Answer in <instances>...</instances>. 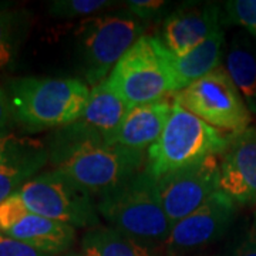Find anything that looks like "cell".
<instances>
[{
    "label": "cell",
    "instance_id": "8992f818",
    "mask_svg": "<svg viewBox=\"0 0 256 256\" xmlns=\"http://www.w3.org/2000/svg\"><path fill=\"white\" fill-rule=\"evenodd\" d=\"M106 82L130 108L175 94L170 50L158 36L144 34L120 58Z\"/></svg>",
    "mask_w": 256,
    "mask_h": 256
},
{
    "label": "cell",
    "instance_id": "52a82bcc",
    "mask_svg": "<svg viewBox=\"0 0 256 256\" xmlns=\"http://www.w3.org/2000/svg\"><path fill=\"white\" fill-rule=\"evenodd\" d=\"M34 214L73 228L100 226L97 201L82 185L57 170L40 172L18 192Z\"/></svg>",
    "mask_w": 256,
    "mask_h": 256
},
{
    "label": "cell",
    "instance_id": "4316f807",
    "mask_svg": "<svg viewBox=\"0 0 256 256\" xmlns=\"http://www.w3.org/2000/svg\"><path fill=\"white\" fill-rule=\"evenodd\" d=\"M62 256H84L82 252H66Z\"/></svg>",
    "mask_w": 256,
    "mask_h": 256
},
{
    "label": "cell",
    "instance_id": "ac0fdd59",
    "mask_svg": "<svg viewBox=\"0 0 256 256\" xmlns=\"http://www.w3.org/2000/svg\"><path fill=\"white\" fill-rule=\"evenodd\" d=\"M128 110L127 102L102 82L92 88L86 110L77 122L108 141L118 130Z\"/></svg>",
    "mask_w": 256,
    "mask_h": 256
},
{
    "label": "cell",
    "instance_id": "d4e9b609",
    "mask_svg": "<svg viewBox=\"0 0 256 256\" xmlns=\"http://www.w3.org/2000/svg\"><path fill=\"white\" fill-rule=\"evenodd\" d=\"M230 256H256V224L234 248Z\"/></svg>",
    "mask_w": 256,
    "mask_h": 256
},
{
    "label": "cell",
    "instance_id": "5b68a950",
    "mask_svg": "<svg viewBox=\"0 0 256 256\" xmlns=\"http://www.w3.org/2000/svg\"><path fill=\"white\" fill-rule=\"evenodd\" d=\"M146 28V23L127 9L82 18L76 30V50L84 82L92 88L106 82Z\"/></svg>",
    "mask_w": 256,
    "mask_h": 256
},
{
    "label": "cell",
    "instance_id": "3957f363",
    "mask_svg": "<svg viewBox=\"0 0 256 256\" xmlns=\"http://www.w3.org/2000/svg\"><path fill=\"white\" fill-rule=\"evenodd\" d=\"M97 210L107 226L151 249L165 244L172 229L161 202L158 182L146 168L98 198Z\"/></svg>",
    "mask_w": 256,
    "mask_h": 256
},
{
    "label": "cell",
    "instance_id": "7c38bea8",
    "mask_svg": "<svg viewBox=\"0 0 256 256\" xmlns=\"http://www.w3.org/2000/svg\"><path fill=\"white\" fill-rule=\"evenodd\" d=\"M50 161L48 146L13 131L0 132V204L32 181Z\"/></svg>",
    "mask_w": 256,
    "mask_h": 256
},
{
    "label": "cell",
    "instance_id": "484cf974",
    "mask_svg": "<svg viewBox=\"0 0 256 256\" xmlns=\"http://www.w3.org/2000/svg\"><path fill=\"white\" fill-rule=\"evenodd\" d=\"M12 122V111H10L9 98L6 90L0 86V132L6 131Z\"/></svg>",
    "mask_w": 256,
    "mask_h": 256
},
{
    "label": "cell",
    "instance_id": "6da1fadb",
    "mask_svg": "<svg viewBox=\"0 0 256 256\" xmlns=\"http://www.w3.org/2000/svg\"><path fill=\"white\" fill-rule=\"evenodd\" d=\"M50 164L101 198L140 172L146 154L111 146L77 121L58 128L47 142Z\"/></svg>",
    "mask_w": 256,
    "mask_h": 256
},
{
    "label": "cell",
    "instance_id": "7a4b0ae2",
    "mask_svg": "<svg viewBox=\"0 0 256 256\" xmlns=\"http://www.w3.org/2000/svg\"><path fill=\"white\" fill-rule=\"evenodd\" d=\"M12 121L28 132L73 124L90 98L88 86L78 78L18 77L6 82Z\"/></svg>",
    "mask_w": 256,
    "mask_h": 256
},
{
    "label": "cell",
    "instance_id": "e0dca14e",
    "mask_svg": "<svg viewBox=\"0 0 256 256\" xmlns=\"http://www.w3.org/2000/svg\"><path fill=\"white\" fill-rule=\"evenodd\" d=\"M224 46L225 32L224 28H220L185 56L176 57L170 52V64L174 73L176 92L220 67Z\"/></svg>",
    "mask_w": 256,
    "mask_h": 256
},
{
    "label": "cell",
    "instance_id": "9a60e30c",
    "mask_svg": "<svg viewBox=\"0 0 256 256\" xmlns=\"http://www.w3.org/2000/svg\"><path fill=\"white\" fill-rule=\"evenodd\" d=\"M172 100L165 97L161 100L131 107L118 130L107 141L134 152L146 154L150 146L156 142L164 131L166 121L172 112Z\"/></svg>",
    "mask_w": 256,
    "mask_h": 256
},
{
    "label": "cell",
    "instance_id": "277c9868",
    "mask_svg": "<svg viewBox=\"0 0 256 256\" xmlns=\"http://www.w3.org/2000/svg\"><path fill=\"white\" fill-rule=\"evenodd\" d=\"M234 136L206 124L174 98L172 112L161 137L146 151L144 168L158 181L208 156L222 154Z\"/></svg>",
    "mask_w": 256,
    "mask_h": 256
},
{
    "label": "cell",
    "instance_id": "ffe728a7",
    "mask_svg": "<svg viewBox=\"0 0 256 256\" xmlns=\"http://www.w3.org/2000/svg\"><path fill=\"white\" fill-rule=\"evenodd\" d=\"M28 28L26 10L0 3V72H6L14 66Z\"/></svg>",
    "mask_w": 256,
    "mask_h": 256
},
{
    "label": "cell",
    "instance_id": "9c48e42d",
    "mask_svg": "<svg viewBox=\"0 0 256 256\" xmlns=\"http://www.w3.org/2000/svg\"><path fill=\"white\" fill-rule=\"evenodd\" d=\"M0 234L52 256L76 242V228L32 212L18 192L0 204Z\"/></svg>",
    "mask_w": 256,
    "mask_h": 256
},
{
    "label": "cell",
    "instance_id": "83f0119b",
    "mask_svg": "<svg viewBox=\"0 0 256 256\" xmlns=\"http://www.w3.org/2000/svg\"><path fill=\"white\" fill-rule=\"evenodd\" d=\"M255 224H256V214H255Z\"/></svg>",
    "mask_w": 256,
    "mask_h": 256
},
{
    "label": "cell",
    "instance_id": "30bf717a",
    "mask_svg": "<svg viewBox=\"0 0 256 256\" xmlns=\"http://www.w3.org/2000/svg\"><path fill=\"white\" fill-rule=\"evenodd\" d=\"M220 178L218 156H210L156 181L162 206L172 226L220 191Z\"/></svg>",
    "mask_w": 256,
    "mask_h": 256
},
{
    "label": "cell",
    "instance_id": "5bb4252c",
    "mask_svg": "<svg viewBox=\"0 0 256 256\" xmlns=\"http://www.w3.org/2000/svg\"><path fill=\"white\" fill-rule=\"evenodd\" d=\"M220 191L239 205H256V128L230 138L220 161Z\"/></svg>",
    "mask_w": 256,
    "mask_h": 256
},
{
    "label": "cell",
    "instance_id": "44dd1931",
    "mask_svg": "<svg viewBox=\"0 0 256 256\" xmlns=\"http://www.w3.org/2000/svg\"><path fill=\"white\" fill-rule=\"evenodd\" d=\"M114 4L111 0H54L48 4V12L56 18H87L104 13Z\"/></svg>",
    "mask_w": 256,
    "mask_h": 256
},
{
    "label": "cell",
    "instance_id": "cb8c5ba5",
    "mask_svg": "<svg viewBox=\"0 0 256 256\" xmlns=\"http://www.w3.org/2000/svg\"><path fill=\"white\" fill-rule=\"evenodd\" d=\"M0 256H52L0 234Z\"/></svg>",
    "mask_w": 256,
    "mask_h": 256
},
{
    "label": "cell",
    "instance_id": "ba28073f",
    "mask_svg": "<svg viewBox=\"0 0 256 256\" xmlns=\"http://www.w3.org/2000/svg\"><path fill=\"white\" fill-rule=\"evenodd\" d=\"M184 108L212 127L240 134L249 128L252 114L224 66L174 94Z\"/></svg>",
    "mask_w": 256,
    "mask_h": 256
},
{
    "label": "cell",
    "instance_id": "4fadbf2b",
    "mask_svg": "<svg viewBox=\"0 0 256 256\" xmlns=\"http://www.w3.org/2000/svg\"><path fill=\"white\" fill-rule=\"evenodd\" d=\"M224 23V10L216 3L182 4L165 18L160 38L172 54L181 57L222 28Z\"/></svg>",
    "mask_w": 256,
    "mask_h": 256
},
{
    "label": "cell",
    "instance_id": "2e32d148",
    "mask_svg": "<svg viewBox=\"0 0 256 256\" xmlns=\"http://www.w3.org/2000/svg\"><path fill=\"white\" fill-rule=\"evenodd\" d=\"M225 68L250 114L256 116V37L238 30L229 42Z\"/></svg>",
    "mask_w": 256,
    "mask_h": 256
},
{
    "label": "cell",
    "instance_id": "603a6c76",
    "mask_svg": "<svg viewBox=\"0 0 256 256\" xmlns=\"http://www.w3.org/2000/svg\"><path fill=\"white\" fill-rule=\"evenodd\" d=\"M126 6L127 10L144 23L161 18L164 22L171 10V3L162 0H128Z\"/></svg>",
    "mask_w": 256,
    "mask_h": 256
},
{
    "label": "cell",
    "instance_id": "8fae6325",
    "mask_svg": "<svg viewBox=\"0 0 256 256\" xmlns=\"http://www.w3.org/2000/svg\"><path fill=\"white\" fill-rule=\"evenodd\" d=\"M236 204L220 190L196 210L176 222L165 242L168 256H181L216 242L230 228Z\"/></svg>",
    "mask_w": 256,
    "mask_h": 256
},
{
    "label": "cell",
    "instance_id": "7402d4cb",
    "mask_svg": "<svg viewBox=\"0 0 256 256\" xmlns=\"http://www.w3.org/2000/svg\"><path fill=\"white\" fill-rule=\"evenodd\" d=\"M222 10L226 24H236L256 37V0H229Z\"/></svg>",
    "mask_w": 256,
    "mask_h": 256
},
{
    "label": "cell",
    "instance_id": "d6986e66",
    "mask_svg": "<svg viewBox=\"0 0 256 256\" xmlns=\"http://www.w3.org/2000/svg\"><path fill=\"white\" fill-rule=\"evenodd\" d=\"M84 256H152L151 248L118 232L111 226L87 229L82 238Z\"/></svg>",
    "mask_w": 256,
    "mask_h": 256
}]
</instances>
